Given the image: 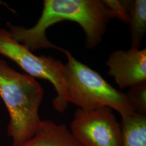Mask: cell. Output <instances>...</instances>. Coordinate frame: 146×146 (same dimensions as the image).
Returning a JSON list of instances; mask_svg holds the SVG:
<instances>
[{
  "label": "cell",
  "mask_w": 146,
  "mask_h": 146,
  "mask_svg": "<svg viewBox=\"0 0 146 146\" xmlns=\"http://www.w3.org/2000/svg\"><path fill=\"white\" fill-rule=\"evenodd\" d=\"M69 129L82 146H121L120 123L107 107L90 110L78 108Z\"/></svg>",
  "instance_id": "cell-5"
},
{
  "label": "cell",
  "mask_w": 146,
  "mask_h": 146,
  "mask_svg": "<svg viewBox=\"0 0 146 146\" xmlns=\"http://www.w3.org/2000/svg\"><path fill=\"white\" fill-rule=\"evenodd\" d=\"M0 54L18 64L28 75L46 80L52 84L57 95L52 106L58 112H64L68 107L66 87L63 80L64 64L50 56H38L16 41L7 30L0 28Z\"/></svg>",
  "instance_id": "cell-4"
},
{
  "label": "cell",
  "mask_w": 146,
  "mask_h": 146,
  "mask_svg": "<svg viewBox=\"0 0 146 146\" xmlns=\"http://www.w3.org/2000/svg\"><path fill=\"white\" fill-rule=\"evenodd\" d=\"M125 94L135 111L146 114V81L129 88Z\"/></svg>",
  "instance_id": "cell-10"
},
{
  "label": "cell",
  "mask_w": 146,
  "mask_h": 146,
  "mask_svg": "<svg viewBox=\"0 0 146 146\" xmlns=\"http://www.w3.org/2000/svg\"><path fill=\"white\" fill-rule=\"evenodd\" d=\"M121 117V146H146V114L133 111Z\"/></svg>",
  "instance_id": "cell-8"
},
{
  "label": "cell",
  "mask_w": 146,
  "mask_h": 146,
  "mask_svg": "<svg viewBox=\"0 0 146 146\" xmlns=\"http://www.w3.org/2000/svg\"><path fill=\"white\" fill-rule=\"evenodd\" d=\"M114 16L102 0H45L42 14L34 26L26 28L7 23L11 37L31 52L52 48L63 52L47 38V29L63 21L75 22L86 35V46L96 47L102 40L107 26Z\"/></svg>",
  "instance_id": "cell-1"
},
{
  "label": "cell",
  "mask_w": 146,
  "mask_h": 146,
  "mask_svg": "<svg viewBox=\"0 0 146 146\" xmlns=\"http://www.w3.org/2000/svg\"><path fill=\"white\" fill-rule=\"evenodd\" d=\"M43 95L35 78L17 72L0 58V97L9 115L11 146L21 145L35 134L42 121L38 111Z\"/></svg>",
  "instance_id": "cell-2"
},
{
  "label": "cell",
  "mask_w": 146,
  "mask_h": 146,
  "mask_svg": "<svg viewBox=\"0 0 146 146\" xmlns=\"http://www.w3.org/2000/svg\"><path fill=\"white\" fill-rule=\"evenodd\" d=\"M105 63L108 74L121 89L146 81V48L116 50Z\"/></svg>",
  "instance_id": "cell-6"
},
{
  "label": "cell",
  "mask_w": 146,
  "mask_h": 146,
  "mask_svg": "<svg viewBox=\"0 0 146 146\" xmlns=\"http://www.w3.org/2000/svg\"><path fill=\"white\" fill-rule=\"evenodd\" d=\"M122 2L128 15L131 47L140 49L146 32V0H125Z\"/></svg>",
  "instance_id": "cell-9"
},
{
  "label": "cell",
  "mask_w": 146,
  "mask_h": 146,
  "mask_svg": "<svg viewBox=\"0 0 146 146\" xmlns=\"http://www.w3.org/2000/svg\"><path fill=\"white\" fill-rule=\"evenodd\" d=\"M105 5L111 12L114 18L128 23V15L122 1L102 0Z\"/></svg>",
  "instance_id": "cell-11"
},
{
  "label": "cell",
  "mask_w": 146,
  "mask_h": 146,
  "mask_svg": "<svg viewBox=\"0 0 146 146\" xmlns=\"http://www.w3.org/2000/svg\"><path fill=\"white\" fill-rule=\"evenodd\" d=\"M68 62L64 64L63 80L68 103L84 110L107 107L120 116L134 111L125 93L112 87L97 72L64 50Z\"/></svg>",
  "instance_id": "cell-3"
},
{
  "label": "cell",
  "mask_w": 146,
  "mask_h": 146,
  "mask_svg": "<svg viewBox=\"0 0 146 146\" xmlns=\"http://www.w3.org/2000/svg\"><path fill=\"white\" fill-rule=\"evenodd\" d=\"M18 146H82L67 126L49 120H42L35 134Z\"/></svg>",
  "instance_id": "cell-7"
},
{
  "label": "cell",
  "mask_w": 146,
  "mask_h": 146,
  "mask_svg": "<svg viewBox=\"0 0 146 146\" xmlns=\"http://www.w3.org/2000/svg\"><path fill=\"white\" fill-rule=\"evenodd\" d=\"M1 1H0V4H1Z\"/></svg>",
  "instance_id": "cell-12"
}]
</instances>
